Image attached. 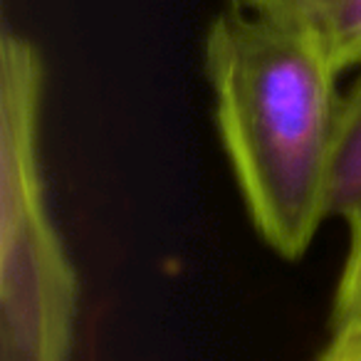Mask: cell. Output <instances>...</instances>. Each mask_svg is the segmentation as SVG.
<instances>
[{"instance_id":"6da1fadb","label":"cell","mask_w":361,"mask_h":361,"mask_svg":"<svg viewBox=\"0 0 361 361\" xmlns=\"http://www.w3.org/2000/svg\"><path fill=\"white\" fill-rule=\"evenodd\" d=\"M216 124L260 238L300 260L329 218L336 75L302 37L226 11L206 35Z\"/></svg>"},{"instance_id":"7a4b0ae2","label":"cell","mask_w":361,"mask_h":361,"mask_svg":"<svg viewBox=\"0 0 361 361\" xmlns=\"http://www.w3.org/2000/svg\"><path fill=\"white\" fill-rule=\"evenodd\" d=\"M40 52L13 30L0 40V361H70L77 275L42 183Z\"/></svg>"},{"instance_id":"3957f363","label":"cell","mask_w":361,"mask_h":361,"mask_svg":"<svg viewBox=\"0 0 361 361\" xmlns=\"http://www.w3.org/2000/svg\"><path fill=\"white\" fill-rule=\"evenodd\" d=\"M243 6L307 40L336 72L361 62V0H243Z\"/></svg>"},{"instance_id":"277c9868","label":"cell","mask_w":361,"mask_h":361,"mask_svg":"<svg viewBox=\"0 0 361 361\" xmlns=\"http://www.w3.org/2000/svg\"><path fill=\"white\" fill-rule=\"evenodd\" d=\"M361 206V77L339 102L329 176V216L346 218Z\"/></svg>"},{"instance_id":"5b68a950","label":"cell","mask_w":361,"mask_h":361,"mask_svg":"<svg viewBox=\"0 0 361 361\" xmlns=\"http://www.w3.org/2000/svg\"><path fill=\"white\" fill-rule=\"evenodd\" d=\"M349 223V252L334 295V326H361V206L344 218Z\"/></svg>"},{"instance_id":"8992f818","label":"cell","mask_w":361,"mask_h":361,"mask_svg":"<svg viewBox=\"0 0 361 361\" xmlns=\"http://www.w3.org/2000/svg\"><path fill=\"white\" fill-rule=\"evenodd\" d=\"M319 361H361V326H334Z\"/></svg>"}]
</instances>
